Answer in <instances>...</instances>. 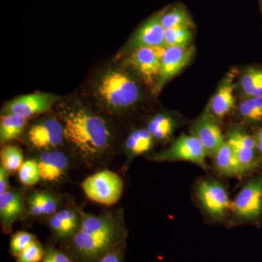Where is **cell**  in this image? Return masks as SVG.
<instances>
[{"instance_id":"7c38bea8","label":"cell","mask_w":262,"mask_h":262,"mask_svg":"<svg viewBox=\"0 0 262 262\" xmlns=\"http://www.w3.org/2000/svg\"><path fill=\"white\" fill-rule=\"evenodd\" d=\"M58 98L55 95L46 93H37L19 96L5 105L2 115H18L29 117L44 113L56 104Z\"/></svg>"},{"instance_id":"277c9868","label":"cell","mask_w":262,"mask_h":262,"mask_svg":"<svg viewBox=\"0 0 262 262\" xmlns=\"http://www.w3.org/2000/svg\"><path fill=\"white\" fill-rule=\"evenodd\" d=\"M194 195L200 208L213 222H224L229 218L232 200L223 183L214 178H202L196 182Z\"/></svg>"},{"instance_id":"d6a6232c","label":"cell","mask_w":262,"mask_h":262,"mask_svg":"<svg viewBox=\"0 0 262 262\" xmlns=\"http://www.w3.org/2000/svg\"><path fill=\"white\" fill-rule=\"evenodd\" d=\"M123 245H119L117 247L110 250L102 257L100 258L98 262H122L124 256Z\"/></svg>"},{"instance_id":"44dd1931","label":"cell","mask_w":262,"mask_h":262,"mask_svg":"<svg viewBox=\"0 0 262 262\" xmlns=\"http://www.w3.org/2000/svg\"><path fill=\"white\" fill-rule=\"evenodd\" d=\"M155 139L146 128L133 130L125 141V149L129 158L146 154L152 149Z\"/></svg>"},{"instance_id":"f546056e","label":"cell","mask_w":262,"mask_h":262,"mask_svg":"<svg viewBox=\"0 0 262 262\" xmlns=\"http://www.w3.org/2000/svg\"><path fill=\"white\" fill-rule=\"evenodd\" d=\"M44 255L42 245L39 241H34L17 256V262H41Z\"/></svg>"},{"instance_id":"9a60e30c","label":"cell","mask_w":262,"mask_h":262,"mask_svg":"<svg viewBox=\"0 0 262 262\" xmlns=\"http://www.w3.org/2000/svg\"><path fill=\"white\" fill-rule=\"evenodd\" d=\"M37 163L41 179L46 182H53L61 179L66 173L69 160L64 153L53 150L41 154Z\"/></svg>"},{"instance_id":"9c48e42d","label":"cell","mask_w":262,"mask_h":262,"mask_svg":"<svg viewBox=\"0 0 262 262\" xmlns=\"http://www.w3.org/2000/svg\"><path fill=\"white\" fill-rule=\"evenodd\" d=\"M226 141L233 149L245 179L262 170L261 158L253 135L236 127L229 131Z\"/></svg>"},{"instance_id":"ba28073f","label":"cell","mask_w":262,"mask_h":262,"mask_svg":"<svg viewBox=\"0 0 262 262\" xmlns=\"http://www.w3.org/2000/svg\"><path fill=\"white\" fill-rule=\"evenodd\" d=\"M165 50L163 46L136 48L127 57L125 65L154 89L159 80Z\"/></svg>"},{"instance_id":"484cf974","label":"cell","mask_w":262,"mask_h":262,"mask_svg":"<svg viewBox=\"0 0 262 262\" xmlns=\"http://www.w3.org/2000/svg\"><path fill=\"white\" fill-rule=\"evenodd\" d=\"M192 29L184 27L165 29V47H184L189 46L193 35Z\"/></svg>"},{"instance_id":"e0dca14e","label":"cell","mask_w":262,"mask_h":262,"mask_svg":"<svg viewBox=\"0 0 262 262\" xmlns=\"http://www.w3.org/2000/svg\"><path fill=\"white\" fill-rule=\"evenodd\" d=\"M24 209V199L21 192L7 191L0 196V219L2 226L7 232H10L12 226L18 220Z\"/></svg>"},{"instance_id":"4316f807","label":"cell","mask_w":262,"mask_h":262,"mask_svg":"<svg viewBox=\"0 0 262 262\" xmlns=\"http://www.w3.org/2000/svg\"><path fill=\"white\" fill-rule=\"evenodd\" d=\"M1 166L9 172H15L20 169L24 163L21 150L18 146H7L1 150Z\"/></svg>"},{"instance_id":"83f0119b","label":"cell","mask_w":262,"mask_h":262,"mask_svg":"<svg viewBox=\"0 0 262 262\" xmlns=\"http://www.w3.org/2000/svg\"><path fill=\"white\" fill-rule=\"evenodd\" d=\"M18 178L24 185L32 186L41 179L40 171L37 162L27 160L18 170Z\"/></svg>"},{"instance_id":"7a4b0ae2","label":"cell","mask_w":262,"mask_h":262,"mask_svg":"<svg viewBox=\"0 0 262 262\" xmlns=\"http://www.w3.org/2000/svg\"><path fill=\"white\" fill-rule=\"evenodd\" d=\"M126 66L106 65L90 79L87 91L93 102L104 113L119 115L140 101L141 91Z\"/></svg>"},{"instance_id":"30bf717a","label":"cell","mask_w":262,"mask_h":262,"mask_svg":"<svg viewBox=\"0 0 262 262\" xmlns=\"http://www.w3.org/2000/svg\"><path fill=\"white\" fill-rule=\"evenodd\" d=\"M27 138L37 149H55L65 141L63 125L57 117L41 119L29 127Z\"/></svg>"},{"instance_id":"6da1fadb","label":"cell","mask_w":262,"mask_h":262,"mask_svg":"<svg viewBox=\"0 0 262 262\" xmlns=\"http://www.w3.org/2000/svg\"><path fill=\"white\" fill-rule=\"evenodd\" d=\"M57 117L63 125L65 141L84 161L96 163L113 149L115 136L108 122L80 100L58 103Z\"/></svg>"},{"instance_id":"f1b7e54d","label":"cell","mask_w":262,"mask_h":262,"mask_svg":"<svg viewBox=\"0 0 262 262\" xmlns=\"http://www.w3.org/2000/svg\"><path fill=\"white\" fill-rule=\"evenodd\" d=\"M34 241H36L35 236L33 235L32 234L23 232V231L16 232L13 234L11 241H10V253L17 257Z\"/></svg>"},{"instance_id":"7402d4cb","label":"cell","mask_w":262,"mask_h":262,"mask_svg":"<svg viewBox=\"0 0 262 262\" xmlns=\"http://www.w3.org/2000/svg\"><path fill=\"white\" fill-rule=\"evenodd\" d=\"M58 205V200L56 196L49 192L33 193L28 200L29 213L34 216L55 214Z\"/></svg>"},{"instance_id":"8fae6325","label":"cell","mask_w":262,"mask_h":262,"mask_svg":"<svg viewBox=\"0 0 262 262\" xmlns=\"http://www.w3.org/2000/svg\"><path fill=\"white\" fill-rule=\"evenodd\" d=\"M194 51V48L190 45L184 47H165L159 80L153 89L155 94H159L169 81L190 63Z\"/></svg>"},{"instance_id":"cb8c5ba5","label":"cell","mask_w":262,"mask_h":262,"mask_svg":"<svg viewBox=\"0 0 262 262\" xmlns=\"http://www.w3.org/2000/svg\"><path fill=\"white\" fill-rule=\"evenodd\" d=\"M238 114L245 123L262 125V97H248L244 100L239 103Z\"/></svg>"},{"instance_id":"5b68a950","label":"cell","mask_w":262,"mask_h":262,"mask_svg":"<svg viewBox=\"0 0 262 262\" xmlns=\"http://www.w3.org/2000/svg\"><path fill=\"white\" fill-rule=\"evenodd\" d=\"M125 237L126 231L123 222L96 233H84L78 230L73 236V247L84 259H99L110 250L123 244Z\"/></svg>"},{"instance_id":"4dcf8cb0","label":"cell","mask_w":262,"mask_h":262,"mask_svg":"<svg viewBox=\"0 0 262 262\" xmlns=\"http://www.w3.org/2000/svg\"><path fill=\"white\" fill-rule=\"evenodd\" d=\"M262 82V70L250 69L245 72L241 80V88L246 95L248 91Z\"/></svg>"},{"instance_id":"52a82bcc","label":"cell","mask_w":262,"mask_h":262,"mask_svg":"<svg viewBox=\"0 0 262 262\" xmlns=\"http://www.w3.org/2000/svg\"><path fill=\"white\" fill-rule=\"evenodd\" d=\"M207 158L204 146L196 136L191 134L179 136L168 149L153 155L151 160L156 162H189L203 170H208Z\"/></svg>"},{"instance_id":"3957f363","label":"cell","mask_w":262,"mask_h":262,"mask_svg":"<svg viewBox=\"0 0 262 262\" xmlns=\"http://www.w3.org/2000/svg\"><path fill=\"white\" fill-rule=\"evenodd\" d=\"M229 225H251L260 227L262 224V170L246 179L232 201Z\"/></svg>"},{"instance_id":"5bb4252c","label":"cell","mask_w":262,"mask_h":262,"mask_svg":"<svg viewBox=\"0 0 262 262\" xmlns=\"http://www.w3.org/2000/svg\"><path fill=\"white\" fill-rule=\"evenodd\" d=\"M165 31L161 22V13L155 15L136 31L127 48L133 51L141 47H165Z\"/></svg>"},{"instance_id":"e575fe53","label":"cell","mask_w":262,"mask_h":262,"mask_svg":"<svg viewBox=\"0 0 262 262\" xmlns=\"http://www.w3.org/2000/svg\"><path fill=\"white\" fill-rule=\"evenodd\" d=\"M253 136L254 137L255 141H256V146H257L262 163V125L258 127Z\"/></svg>"},{"instance_id":"603a6c76","label":"cell","mask_w":262,"mask_h":262,"mask_svg":"<svg viewBox=\"0 0 262 262\" xmlns=\"http://www.w3.org/2000/svg\"><path fill=\"white\" fill-rule=\"evenodd\" d=\"M27 117L18 115H2L0 120L1 143L15 140L23 133L27 122Z\"/></svg>"},{"instance_id":"2e32d148","label":"cell","mask_w":262,"mask_h":262,"mask_svg":"<svg viewBox=\"0 0 262 262\" xmlns=\"http://www.w3.org/2000/svg\"><path fill=\"white\" fill-rule=\"evenodd\" d=\"M234 107V85L232 79H227L222 82L212 98L208 113L219 122L232 113Z\"/></svg>"},{"instance_id":"d4e9b609","label":"cell","mask_w":262,"mask_h":262,"mask_svg":"<svg viewBox=\"0 0 262 262\" xmlns=\"http://www.w3.org/2000/svg\"><path fill=\"white\" fill-rule=\"evenodd\" d=\"M161 22L165 29L188 27L194 28V23L182 7H175L161 13Z\"/></svg>"},{"instance_id":"ac0fdd59","label":"cell","mask_w":262,"mask_h":262,"mask_svg":"<svg viewBox=\"0 0 262 262\" xmlns=\"http://www.w3.org/2000/svg\"><path fill=\"white\" fill-rule=\"evenodd\" d=\"M215 170L225 178L244 179L242 169L233 149L225 141L213 158Z\"/></svg>"},{"instance_id":"8992f818","label":"cell","mask_w":262,"mask_h":262,"mask_svg":"<svg viewBox=\"0 0 262 262\" xmlns=\"http://www.w3.org/2000/svg\"><path fill=\"white\" fill-rule=\"evenodd\" d=\"M82 189L91 201L111 206L121 198L124 184L120 176L110 170H101L88 177L82 182Z\"/></svg>"},{"instance_id":"ffe728a7","label":"cell","mask_w":262,"mask_h":262,"mask_svg":"<svg viewBox=\"0 0 262 262\" xmlns=\"http://www.w3.org/2000/svg\"><path fill=\"white\" fill-rule=\"evenodd\" d=\"M177 125L178 122L171 115L160 113L149 119L146 129L153 136L155 141L166 142L173 136Z\"/></svg>"},{"instance_id":"4fadbf2b","label":"cell","mask_w":262,"mask_h":262,"mask_svg":"<svg viewBox=\"0 0 262 262\" xmlns=\"http://www.w3.org/2000/svg\"><path fill=\"white\" fill-rule=\"evenodd\" d=\"M191 133L199 139L208 158L212 159L226 141L219 122L208 112L203 114L193 123Z\"/></svg>"},{"instance_id":"1f68e13d","label":"cell","mask_w":262,"mask_h":262,"mask_svg":"<svg viewBox=\"0 0 262 262\" xmlns=\"http://www.w3.org/2000/svg\"><path fill=\"white\" fill-rule=\"evenodd\" d=\"M41 262H74L70 256L56 249V248H48L45 252L44 257Z\"/></svg>"},{"instance_id":"836d02e7","label":"cell","mask_w":262,"mask_h":262,"mask_svg":"<svg viewBox=\"0 0 262 262\" xmlns=\"http://www.w3.org/2000/svg\"><path fill=\"white\" fill-rule=\"evenodd\" d=\"M8 172L3 166L0 168V196L8 190Z\"/></svg>"},{"instance_id":"d6986e66","label":"cell","mask_w":262,"mask_h":262,"mask_svg":"<svg viewBox=\"0 0 262 262\" xmlns=\"http://www.w3.org/2000/svg\"><path fill=\"white\" fill-rule=\"evenodd\" d=\"M78 215L74 210L56 212L50 220V227L57 237L61 238L74 236L80 227Z\"/></svg>"}]
</instances>
